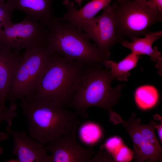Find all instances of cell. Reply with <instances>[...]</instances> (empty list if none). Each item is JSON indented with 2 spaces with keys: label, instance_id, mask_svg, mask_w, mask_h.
Segmentation results:
<instances>
[{
  "label": "cell",
  "instance_id": "cell-1",
  "mask_svg": "<svg viewBox=\"0 0 162 162\" xmlns=\"http://www.w3.org/2000/svg\"><path fill=\"white\" fill-rule=\"evenodd\" d=\"M113 80L110 70L104 68L102 64H86L80 86L66 107L74 108L78 115L86 118L88 116V108L98 107L108 111L109 121L114 125L122 123V117L112 109L117 103L124 86L119 85L112 88L111 84Z\"/></svg>",
  "mask_w": 162,
  "mask_h": 162
},
{
  "label": "cell",
  "instance_id": "cell-2",
  "mask_svg": "<svg viewBox=\"0 0 162 162\" xmlns=\"http://www.w3.org/2000/svg\"><path fill=\"white\" fill-rule=\"evenodd\" d=\"M86 64L57 54L50 55L35 92L28 99L47 100L66 107L80 86Z\"/></svg>",
  "mask_w": 162,
  "mask_h": 162
},
{
  "label": "cell",
  "instance_id": "cell-3",
  "mask_svg": "<svg viewBox=\"0 0 162 162\" xmlns=\"http://www.w3.org/2000/svg\"><path fill=\"white\" fill-rule=\"evenodd\" d=\"M20 106L27 122L29 135L44 146L71 132L80 124L71 112L46 99L25 98Z\"/></svg>",
  "mask_w": 162,
  "mask_h": 162
},
{
  "label": "cell",
  "instance_id": "cell-4",
  "mask_svg": "<svg viewBox=\"0 0 162 162\" xmlns=\"http://www.w3.org/2000/svg\"><path fill=\"white\" fill-rule=\"evenodd\" d=\"M45 26L49 31L46 49L50 55L57 54L86 64H102L105 60L87 34L70 22L56 17Z\"/></svg>",
  "mask_w": 162,
  "mask_h": 162
},
{
  "label": "cell",
  "instance_id": "cell-5",
  "mask_svg": "<svg viewBox=\"0 0 162 162\" xmlns=\"http://www.w3.org/2000/svg\"><path fill=\"white\" fill-rule=\"evenodd\" d=\"M114 15L120 35L131 39L143 36L150 27L162 21V13L146 0H116Z\"/></svg>",
  "mask_w": 162,
  "mask_h": 162
},
{
  "label": "cell",
  "instance_id": "cell-6",
  "mask_svg": "<svg viewBox=\"0 0 162 162\" xmlns=\"http://www.w3.org/2000/svg\"><path fill=\"white\" fill-rule=\"evenodd\" d=\"M50 55L45 43L25 50L15 70L8 97L10 104L31 98Z\"/></svg>",
  "mask_w": 162,
  "mask_h": 162
},
{
  "label": "cell",
  "instance_id": "cell-7",
  "mask_svg": "<svg viewBox=\"0 0 162 162\" xmlns=\"http://www.w3.org/2000/svg\"><path fill=\"white\" fill-rule=\"evenodd\" d=\"M0 34V44L12 51L21 50L45 43L49 31L46 27L26 15L21 21L5 25Z\"/></svg>",
  "mask_w": 162,
  "mask_h": 162
},
{
  "label": "cell",
  "instance_id": "cell-8",
  "mask_svg": "<svg viewBox=\"0 0 162 162\" xmlns=\"http://www.w3.org/2000/svg\"><path fill=\"white\" fill-rule=\"evenodd\" d=\"M114 4L104 8L102 14L89 20L81 28L93 40L102 57L109 60L110 50L113 45L123 40L118 32L114 15Z\"/></svg>",
  "mask_w": 162,
  "mask_h": 162
},
{
  "label": "cell",
  "instance_id": "cell-9",
  "mask_svg": "<svg viewBox=\"0 0 162 162\" xmlns=\"http://www.w3.org/2000/svg\"><path fill=\"white\" fill-rule=\"evenodd\" d=\"M78 127L45 145L51 153L50 162H89L95 153L91 148H85L78 142L76 133Z\"/></svg>",
  "mask_w": 162,
  "mask_h": 162
},
{
  "label": "cell",
  "instance_id": "cell-10",
  "mask_svg": "<svg viewBox=\"0 0 162 162\" xmlns=\"http://www.w3.org/2000/svg\"><path fill=\"white\" fill-rule=\"evenodd\" d=\"M5 129L13 138L12 154L16 155L18 162H50L45 146L24 131H15L8 126Z\"/></svg>",
  "mask_w": 162,
  "mask_h": 162
},
{
  "label": "cell",
  "instance_id": "cell-11",
  "mask_svg": "<svg viewBox=\"0 0 162 162\" xmlns=\"http://www.w3.org/2000/svg\"><path fill=\"white\" fill-rule=\"evenodd\" d=\"M132 113L127 120L123 121L122 125L128 134L133 144V159L136 162L162 161V150L150 143L141 135L137 125L138 118Z\"/></svg>",
  "mask_w": 162,
  "mask_h": 162
},
{
  "label": "cell",
  "instance_id": "cell-12",
  "mask_svg": "<svg viewBox=\"0 0 162 162\" xmlns=\"http://www.w3.org/2000/svg\"><path fill=\"white\" fill-rule=\"evenodd\" d=\"M20 52L12 51L0 44V106L7 109L6 101L13 78L21 58Z\"/></svg>",
  "mask_w": 162,
  "mask_h": 162
},
{
  "label": "cell",
  "instance_id": "cell-13",
  "mask_svg": "<svg viewBox=\"0 0 162 162\" xmlns=\"http://www.w3.org/2000/svg\"><path fill=\"white\" fill-rule=\"evenodd\" d=\"M54 0H7L6 3L12 12L15 10L23 12L33 19L45 25L54 19Z\"/></svg>",
  "mask_w": 162,
  "mask_h": 162
},
{
  "label": "cell",
  "instance_id": "cell-14",
  "mask_svg": "<svg viewBox=\"0 0 162 162\" xmlns=\"http://www.w3.org/2000/svg\"><path fill=\"white\" fill-rule=\"evenodd\" d=\"M112 0H92L79 10L75 7L73 2L64 0L63 4L67 12L58 19L69 22L80 29L90 20L101 10H103Z\"/></svg>",
  "mask_w": 162,
  "mask_h": 162
},
{
  "label": "cell",
  "instance_id": "cell-15",
  "mask_svg": "<svg viewBox=\"0 0 162 162\" xmlns=\"http://www.w3.org/2000/svg\"><path fill=\"white\" fill-rule=\"evenodd\" d=\"M162 35V31H149L145 34L143 38H133L131 39L132 41L131 42L123 40L120 43L124 47L130 50L132 52L140 56L148 55L152 61L157 62L160 57L161 53L157 46L153 48L152 45Z\"/></svg>",
  "mask_w": 162,
  "mask_h": 162
},
{
  "label": "cell",
  "instance_id": "cell-16",
  "mask_svg": "<svg viewBox=\"0 0 162 162\" xmlns=\"http://www.w3.org/2000/svg\"><path fill=\"white\" fill-rule=\"evenodd\" d=\"M140 55L132 52L118 63L104 60V66L110 70L112 77L119 81H127L130 75L129 71L136 67Z\"/></svg>",
  "mask_w": 162,
  "mask_h": 162
},
{
  "label": "cell",
  "instance_id": "cell-17",
  "mask_svg": "<svg viewBox=\"0 0 162 162\" xmlns=\"http://www.w3.org/2000/svg\"><path fill=\"white\" fill-rule=\"evenodd\" d=\"M134 98L138 107L142 110H146L156 105L158 101L159 95L155 87L146 85L140 86L136 89Z\"/></svg>",
  "mask_w": 162,
  "mask_h": 162
},
{
  "label": "cell",
  "instance_id": "cell-18",
  "mask_svg": "<svg viewBox=\"0 0 162 162\" xmlns=\"http://www.w3.org/2000/svg\"><path fill=\"white\" fill-rule=\"evenodd\" d=\"M79 132L81 140L88 144L96 143L100 139L102 135L101 129L99 125L91 122L82 126Z\"/></svg>",
  "mask_w": 162,
  "mask_h": 162
},
{
  "label": "cell",
  "instance_id": "cell-19",
  "mask_svg": "<svg viewBox=\"0 0 162 162\" xmlns=\"http://www.w3.org/2000/svg\"><path fill=\"white\" fill-rule=\"evenodd\" d=\"M137 125L141 134L146 140L158 149L162 150L155 132L158 125L157 122L151 120L148 124H142L140 123V119L138 118Z\"/></svg>",
  "mask_w": 162,
  "mask_h": 162
},
{
  "label": "cell",
  "instance_id": "cell-20",
  "mask_svg": "<svg viewBox=\"0 0 162 162\" xmlns=\"http://www.w3.org/2000/svg\"><path fill=\"white\" fill-rule=\"evenodd\" d=\"M17 108L16 103L10 104L6 110L2 109L0 106V125L3 122H5L7 126H11L13 120L17 114Z\"/></svg>",
  "mask_w": 162,
  "mask_h": 162
},
{
  "label": "cell",
  "instance_id": "cell-21",
  "mask_svg": "<svg viewBox=\"0 0 162 162\" xmlns=\"http://www.w3.org/2000/svg\"><path fill=\"white\" fill-rule=\"evenodd\" d=\"M112 155L115 161L118 162H129L133 159V150L124 144Z\"/></svg>",
  "mask_w": 162,
  "mask_h": 162
},
{
  "label": "cell",
  "instance_id": "cell-22",
  "mask_svg": "<svg viewBox=\"0 0 162 162\" xmlns=\"http://www.w3.org/2000/svg\"><path fill=\"white\" fill-rule=\"evenodd\" d=\"M122 139L118 136H114L108 139L103 145L107 152L112 155L123 144Z\"/></svg>",
  "mask_w": 162,
  "mask_h": 162
},
{
  "label": "cell",
  "instance_id": "cell-23",
  "mask_svg": "<svg viewBox=\"0 0 162 162\" xmlns=\"http://www.w3.org/2000/svg\"><path fill=\"white\" fill-rule=\"evenodd\" d=\"M12 12L5 2L0 3V34L2 28L11 20Z\"/></svg>",
  "mask_w": 162,
  "mask_h": 162
},
{
  "label": "cell",
  "instance_id": "cell-24",
  "mask_svg": "<svg viewBox=\"0 0 162 162\" xmlns=\"http://www.w3.org/2000/svg\"><path fill=\"white\" fill-rule=\"evenodd\" d=\"M10 136L9 133L7 131L2 132L0 133V143L3 140L8 139ZM4 149L0 146V156L3 153Z\"/></svg>",
  "mask_w": 162,
  "mask_h": 162
},
{
  "label": "cell",
  "instance_id": "cell-25",
  "mask_svg": "<svg viewBox=\"0 0 162 162\" xmlns=\"http://www.w3.org/2000/svg\"><path fill=\"white\" fill-rule=\"evenodd\" d=\"M148 1L155 6L160 13H162V0H149Z\"/></svg>",
  "mask_w": 162,
  "mask_h": 162
},
{
  "label": "cell",
  "instance_id": "cell-26",
  "mask_svg": "<svg viewBox=\"0 0 162 162\" xmlns=\"http://www.w3.org/2000/svg\"><path fill=\"white\" fill-rule=\"evenodd\" d=\"M156 129L157 130L158 133L159 138L160 140L161 143L162 142V122L159 124H158Z\"/></svg>",
  "mask_w": 162,
  "mask_h": 162
},
{
  "label": "cell",
  "instance_id": "cell-27",
  "mask_svg": "<svg viewBox=\"0 0 162 162\" xmlns=\"http://www.w3.org/2000/svg\"><path fill=\"white\" fill-rule=\"evenodd\" d=\"M78 4L80 7L81 6L82 2L83 0H74Z\"/></svg>",
  "mask_w": 162,
  "mask_h": 162
},
{
  "label": "cell",
  "instance_id": "cell-28",
  "mask_svg": "<svg viewBox=\"0 0 162 162\" xmlns=\"http://www.w3.org/2000/svg\"><path fill=\"white\" fill-rule=\"evenodd\" d=\"M5 162H18L16 159H10L6 160Z\"/></svg>",
  "mask_w": 162,
  "mask_h": 162
},
{
  "label": "cell",
  "instance_id": "cell-29",
  "mask_svg": "<svg viewBox=\"0 0 162 162\" xmlns=\"http://www.w3.org/2000/svg\"><path fill=\"white\" fill-rule=\"evenodd\" d=\"M4 2V0H0V3Z\"/></svg>",
  "mask_w": 162,
  "mask_h": 162
},
{
  "label": "cell",
  "instance_id": "cell-30",
  "mask_svg": "<svg viewBox=\"0 0 162 162\" xmlns=\"http://www.w3.org/2000/svg\"><path fill=\"white\" fill-rule=\"evenodd\" d=\"M147 0V1H148L149 0Z\"/></svg>",
  "mask_w": 162,
  "mask_h": 162
}]
</instances>
